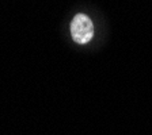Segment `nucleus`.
<instances>
[{
    "mask_svg": "<svg viewBox=\"0 0 152 135\" xmlns=\"http://www.w3.org/2000/svg\"><path fill=\"white\" fill-rule=\"evenodd\" d=\"M71 37L76 43L86 45L94 37V25L86 14H77L71 22Z\"/></svg>",
    "mask_w": 152,
    "mask_h": 135,
    "instance_id": "1",
    "label": "nucleus"
}]
</instances>
